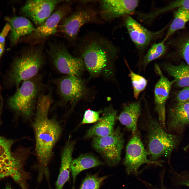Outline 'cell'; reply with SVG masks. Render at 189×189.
Instances as JSON below:
<instances>
[{"mask_svg": "<svg viewBox=\"0 0 189 189\" xmlns=\"http://www.w3.org/2000/svg\"><path fill=\"white\" fill-rule=\"evenodd\" d=\"M10 30V27L7 23L0 33V44L5 45L6 38Z\"/></svg>", "mask_w": 189, "mask_h": 189, "instance_id": "cell-33", "label": "cell"}, {"mask_svg": "<svg viewBox=\"0 0 189 189\" xmlns=\"http://www.w3.org/2000/svg\"><path fill=\"white\" fill-rule=\"evenodd\" d=\"M182 8L189 10V0L175 1L162 7L155 8L147 13V16L150 20L153 21L158 16L175 8Z\"/></svg>", "mask_w": 189, "mask_h": 189, "instance_id": "cell-27", "label": "cell"}, {"mask_svg": "<svg viewBox=\"0 0 189 189\" xmlns=\"http://www.w3.org/2000/svg\"><path fill=\"white\" fill-rule=\"evenodd\" d=\"M124 25L130 38L136 48L143 51L153 41L160 38L167 28L152 31L143 26L130 15L124 17Z\"/></svg>", "mask_w": 189, "mask_h": 189, "instance_id": "cell-13", "label": "cell"}, {"mask_svg": "<svg viewBox=\"0 0 189 189\" xmlns=\"http://www.w3.org/2000/svg\"><path fill=\"white\" fill-rule=\"evenodd\" d=\"M141 98L124 104L117 118L132 134L137 130V123L141 113Z\"/></svg>", "mask_w": 189, "mask_h": 189, "instance_id": "cell-19", "label": "cell"}, {"mask_svg": "<svg viewBox=\"0 0 189 189\" xmlns=\"http://www.w3.org/2000/svg\"><path fill=\"white\" fill-rule=\"evenodd\" d=\"M176 102H183L189 101V87H184L176 95Z\"/></svg>", "mask_w": 189, "mask_h": 189, "instance_id": "cell-32", "label": "cell"}, {"mask_svg": "<svg viewBox=\"0 0 189 189\" xmlns=\"http://www.w3.org/2000/svg\"><path fill=\"white\" fill-rule=\"evenodd\" d=\"M42 44L28 47L15 58L8 75L9 84L18 86L39 74L46 61Z\"/></svg>", "mask_w": 189, "mask_h": 189, "instance_id": "cell-6", "label": "cell"}, {"mask_svg": "<svg viewBox=\"0 0 189 189\" xmlns=\"http://www.w3.org/2000/svg\"><path fill=\"white\" fill-rule=\"evenodd\" d=\"M132 135L126 147L124 163L127 174H137L139 168L144 164L160 165L162 161H153L148 159V154L140 132L137 130Z\"/></svg>", "mask_w": 189, "mask_h": 189, "instance_id": "cell-11", "label": "cell"}, {"mask_svg": "<svg viewBox=\"0 0 189 189\" xmlns=\"http://www.w3.org/2000/svg\"><path fill=\"white\" fill-rule=\"evenodd\" d=\"M108 177V176L99 177L97 174H87L82 181L80 189H99Z\"/></svg>", "mask_w": 189, "mask_h": 189, "instance_id": "cell-28", "label": "cell"}, {"mask_svg": "<svg viewBox=\"0 0 189 189\" xmlns=\"http://www.w3.org/2000/svg\"><path fill=\"white\" fill-rule=\"evenodd\" d=\"M167 46L162 41L153 44L143 56L141 65L145 69L151 61L164 56L167 50Z\"/></svg>", "mask_w": 189, "mask_h": 189, "instance_id": "cell-25", "label": "cell"}, {"mask_svg": "<svg viewBox=\"0 0 189 189\" xmlns=\"http://www.w3.org/2000/svg\"><path fill=\"white\" fill-rule=\"evenodd\" d=\"M164 70L174 78L176 86L178 87H189V67L183 62L177 65L164 63L162 65Z\"/></svg>", "mask_w": 189, "mask_h": 189, "instance_id": "cell-23", "label": "cell"}, {"mask_svg": "<svg viewBox=\"0 0 189 189\" xmlns=\"http://www.w3.org/2000/svg\"><path fill=\"white\" fill-rule=\"evenodd\" d=\"M174 15V18L162 40L165 43L176 32L185 28L186 24L189 21V10L177 8Z\"/></svg>", "mask_w": 189, "mask_h": 189, "instance_id": "cell-24", "label": "cell"}, {"mask_svg": "<svg viewBox=\"0 0 189 189\" xmlns=\"http://www.w3.org/2000/svg\"><path fill=\"white\" fill-rule=\"evenodd\" d=\"M102 113L100 120L87 130L84 136L85 139L106 136L113 132L117 111L111 105L105 108Z\"/></svg>", "mask_w": 189, "mask_h": 189, "instance_id": "cell-18", "label": "cell"}, {"mask_svg": "<svg viewBox=\"0 0 189 189\" xmlns=\"http://www.w3.org/2000/svg\"><path fill=\"white\" fill-rule=\"evenodd\" d=\"M174 172L173 181L175 185L189 187V171H184L178 173Z\"/></svg>", "mask_w": 189, "mask_h": 189, "instance_id": "cell-30", "label": "cell"}, {"mask_svg": "<svg viewBox=\"0 0 189 189\" xmlns=\"http://www.w3.org/2000/svg\"><path fill=\"white\" fill-rule=\"evenodd\" d=\"M54 102L51 90L46 93L41 92L38 97L33 122L35 151L38 163V177L40 178L49 177V165L53 156L54 148L62 132L59 121L49 117V112Z\"/></svg>", "mask_w": 189, "mask_h": 189, "instance_id": "cell-1", "label": "cell"}, {"mask_svg": "<svg viewBox=\"0 0 189 189\" xmlns=\"http://www.w3.org/2000/svg\"><path fill=\"white\" fill-rule=\"evenodd\" d=\"M139 2L137 0H99V15L104 22H109L134 13Z\"/></svg>", "mask_w": 189, "mask_h": 189, "instance_id": "cell-14", "label": "cell"}, {"mask_svg": "<svg viewBox=\"0 0 189 189\" xmlns=\"http://www.w3.org/2000/svg\"><path fill=\"white\" fill-rule=\"evenodd\" d=\"M75 141L70 136L62 150L61 154V166L59 173L55 183L56 189H62L65 183L70 178V165Z\"/></svg>", "mask_w": 189, "mask_h": 189, "instance_id": "cell-21", "label": "cell"}, {"mask_svg": "<svg viewBox=\"0 0 189 189\" xmlns=\"http://www.w3.org/2000/svg\"><path fill=\"white\" fill-rule=\"evenodd\" d=\"M178 51L189 67V36L182 39L178 45Z\"/></svg>", "mask_w": 189, "mask_h": 189, "instance_id": "cell-31", "label": "cell"}, {"mask_svg": "<svg viewBox=\"0 0 189 189\" xmlns=\"http://www.w3.org/2000/svg\"><path fill=\"white\" fill-rule=\"evenodd\" d=\"M6 19L10 27L9 39L13 45L30 34L36 28L29 19L24 17H6Z\"/></svg>", "mask_w": 189, "mask_h": 189, "instance_id": "cell-20", "label": "cell"}, {"mask_svg": "<svg viewBox=\"0 0 189 189\" xmlns=\"http://www.w3.org/2000/svg\"><path fill=\"white\" fill-rule=\"evenodd\" d=\"M66 1L28 0L21 8L20 13L29 19L36 27L41 25L49 17L59 4Z\"/></svg>", "mask_w": 189, "mask_h": 189, "instance_id": "cell-15", "label": "cell"}, {"mask_svg": "<svg viewBox=\"0 0 189 189\" xmlns=\"http://www.w3.org/2000/svg\"><path fill=\"white\" fill-rule=\"evenodd\" d=\"M5 189H12V188L10 186L8 185V186H7L6 187Z\"/></svg>", "mask_w": 189, "mask_h": 189, "instance_id": "cell-36", "label": "cell"}, {"mask_svg": "<svg viewBox=\"0 0 189 189\" xmlns=\"http://www.w3.org/2000/svg\"><path fill=\"white\" fill-rule=\"evenodd\" d=\"M125 63L129 71L128 76L131 82L133 96L136 100H137L140 93L145 89L148 81L144 77L133 72L126 61Z\"/></svg>", "mask_w": 189, "mask_h": 189, "instance_id": "cell-26", "label": "cell"}, {"mask_svg": "<svg viewBox=\"0 0 189 189\" xmlns=\"http://www.w3.org/2000/svg\"><path fill=\"white\" fill-rule=\"evenodd\" d=\"M189 149V141L188 143L184 147L183 149L185 151H186Z\"/></svg>", "mask_w": 189, "mask_h": 189, "instance_id": "cell-35", "label": "cell"}, {"mask_svg": "<svg viewBox=\"0 0 189 189\" xmlns=\"http://www.w3.org/2000/svg\"></svg>", "mask_w": 189, "mask_h": 189, "instance_id": "cell-37", "label": "cell"}, {"mask_svg": "<svg viewBox=\"0 0 189 189\" xmlns=\"http://www.w3.org/2000/svg\"><path fill=\"white\" fill-rule=\"evenodd\" d=\"M168 113L166 130L178 135L181 134L189 125V101L176 102L170 108Z\"/></svg>", "mask_w": 189, "mask_h": 189, "instance_id": "cell-17", "label": "cell"}, {"mask_svg": "<svg viewBox=\"0 0 189 189\" xmlns=\"http://www.w3.org/2000/svg\"><path fill=\"white\" fill-rule=\"evenodd\" d=\"M4 46L5 45L0 44V59L4 52Z\"/></svg>", "mask_w": 189, "mask_h": 189, "instance_id": "cell-34", "label": "cell"}, {"mask_svg": "<svg viewBox=\"0 0 189 189\" xmlns=\"http://www.w3.org/2000/svg\"><path fill=\"white\" fill-rule=\"evenodd\" d=\"M21 86L8 100L11 108L27 120L35 114L39 94L44 92L46 86L43 76L40 73L22 82Z\"/></svg>", "mask_w": 189, "mask_h": 189, "instance_id": "cell-7", "label": "cell"}, {"mask_svg": "<svg viewBox=\"0 0 189 189\" xmlns=\"http://www.w3.org/2000/svg\"><path fill=\"white\" fill-rule=\"evenodd\" d=\"M76 48L80 53L79 57L93 76L100 74L108 62L115 59L119 50L107 38L96 32H91L79 38Z\"/></svg>", "mask_w": 189, "mask_h": 189, "instance_id": "cell-2", "label": "cell"}, {"mask_svg": "<svg viewBox=\"0 0 189 189\" xmlns=\"http://www.w3.org/2000/svg\"><path fill=\"white\" fill-rule=\"evenodd\" d=\"M98 1H78L74 11L62 19L57 32L65 38L71 45L75 46L79 39L78 33L83 25L88 24H103L98 9L94 4Z\"/></svg>", "mask_w": 189, "mask_h": 189, "instance_id": "cell-4", "label": "cell"}, {"mask_svg": "<svg viewBox=\"0 0 189 189\" xmlns=\"http://www.w3.org/2000/svg\"><path fill=\"white\" fill-rule=\"evenodd\" d=\"M47 51L53 67L60 74L78 77L84 69L85 65L82 59L72 55L64 44L51 43Z\"/></svg>", "mask_w": 189, "mask_h": 189, "instance_id": "cell-8", "label": "cell"}, {"mask_svg": "<svg viewBox=\"0 0 189 189\" xmlns=\"http://www.w3.org/2000/svg\"><path fill=\"white\" fill-rule=\"evenodd\" d=\"M104 163L96 156L90 154H82L72 160L70 165V171L73 180L72 189L77 175L85 170L103 165Z\"/></svg>", "mask_w": 189, "mask_h": 189, "instance_id": "cell-22", "label": "cell"}, {"mask_svg": "<svg viewBox=\"0 0 189 189\" xmlns=\"http://www.w3.org/2000/svg\"><path fill=\"white\" fill-rule=\"evenodd\" d=\"M123 135L120 128L117 127L108 136L92 138V148L100 155L109 166H117L120 160L122 150L124 146Z\"/></svg>", "mask_w": 189, "mask_h": 189, "instance_id": "cell-9", "label": "cell"}, {"mask_svg": "<svg viewBox=\"0 0 189 189\" xmlns=\"http://www.w3.org/2000/svg\"><path fill=\"white\" fill-rule=\"evenodd\" d=\"M154 68L155 72L160 78L154 88L155 111L158 114L159 122L166 130L165 105L174 81H170L164 75L158 64H155Z\"/></svg>", "mask_w": 189, "mask_h": 189, "instance_id": "cell-16", "label": "cell"}, {"mask_svg": "<svg viewBox=\"0 0 189 189\" xmlns=\"http://www.w3.org/2000/svg\"><path fill=\"white\" fill-rule=\"evenodd\" d=\"M142 127L146 132V150L150 160L157 161L164 156L169 160L180 143V136L167 132L149 112L146 114Z\"/></svg>", "mask_w": 189, "mask_h": 189, "instance_id": "cell-3", "label": "cell"}, {"mask_svg": "<svg viewBox=\"0 0 189 189\" xmlns=\"http://www.w3.org/2000/svg\"><path fill=\"white\" fill-rule=\"evenodd\" d=\"M13 141L0 136V179L11 177L20 185L25 187L30 178L29 173L24 169L25 162L30 154L27 148L13 153L11 148Z\"/></svg>", "mask_w": 189, "mask_h": 189, "instance_id": "cell-5", "label": "cell"}, {"mask_svg": "<svg viewBox=\"0 0 189 189\" xmlns=\"http://www.w3.org/2000/svg\"><path fill=\"white\" fill-rule=\"evenodd\" d=\"M52 82L55 87L59 99L58 103H74L83 96L84 84L77 77L69 75L53 78Z\"/></svg>", "mask_w": 189, "mask_h": 189, "instance_id": "cell-12", "label": "cell"}, {"mask_svg": "<svg viewBox=\"0 0 189 189\" xmlns=\"http://www.w3.org/2000/svg\"><path fill=\"white\" fill-rule=\"evenodd\" d=\"M71 1H66L41 25L36 27L30 34L22 38L24 42L32 45L42 43L47 38L57 32L61 20L72 12Z\"/></svg>", "mask_w": 189, "mask_h": 189, "instance_id": "cell-10", "label": "cell"}, {"mask_svg": "<svg viewBox=\"0 0 189 189\" xmlns=\"http://www.w3.org/2000/svg\"><path fill=\"white\" fill-rule=\"evenodd\" d=\"M103 110H100L95 111L90 109L85 111L83 118L81 122V124H91L96 123L101 119L100 115L102 113Z\"/></svg>", "mask_w": 189, "mask_h": 189, "instance_id": "cell-29", "label": "cell"}]
</instances>
